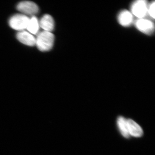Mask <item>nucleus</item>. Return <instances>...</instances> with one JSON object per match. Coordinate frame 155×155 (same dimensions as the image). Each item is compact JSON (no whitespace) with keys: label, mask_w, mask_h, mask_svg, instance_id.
<instances>
[{"label":"nucleus","mask_w":155,"mask_h":155,"mask_svg":"<svg viewBox=\"0 0 155 155\" xmlns=\"http://www.w3.org/2000/svg\"><path fill=\"white\" fill-rule=\"evenodd\" d=\"M30 19L22 14H16L13 16L10 20V26L15 30L23 31L27 28Z\"/></svg>","instance_id":"f03ea898"},{"label":"nucleus","mask_w":155,"mask_h":155,"mask_svg":"<svg viewBox=\"0 0 155 155\" xmlns=\"http://www.w3.org/2000/svg\"><path fill=\"white\" fill-rule=\"evenodd\" d=\"M119 24L124 27L130 26L133 21V17L131 12L124 10L119 13L118 17Z\"/></svg>","instance_id":"6e6552de"},{"label":"nucleus","mask_w":155,"mask_h":155,"mask_svg":"<svg viewBox=\"0 0 155 155\" xmlns=\"http://www.w3.org/2000/svg\"><path fill=\"white\" fill-rule=\"evenodd\" d=\"M117 123L119 130L122 135L125 138H129L130 135L128 133L127 119L122 116H119L117 119Z\"/></svg>","instance_id":"9d476101"},{"label":"nucleus","mask_w":155,"mask_h":155,"mask_svg":"<svg viewBox=\"0 0 155 155\" xmlns=\"http://www.w3.org/2000/svg\"><path fill=\"white\" fill-rule=\"evenodd\" d=\"M39 25L45 31L49 32L52 31L54 26V20L52 17L48 14L45 15L42 17Z\"/></svg>","instance_id":"1a4fd4ad"},{"label":"nucleus","mask_w":155,"mask_h":155,"mask_svg":"<svg viewBox=\"0 0 155 155\" xmlns=\"http://www.w3.org/2000/svg\"><path fill=\"white\" fill-rule=\"evenodd\" d=\"M17 37L18 40L23 44L30 46H33L35 45L36 39L28 31H22L17 33Z\"/></svg>","instance_id":"423d86ee"},{"label":"nucleus","mask_w":155,"mask_h":155,"mask_svg":"<svg viewBox=\"0 0 155 155\" xmlns=\"http://www.w3.org/2000/svg\"><path fill=\"white\" fill-rule=\"evenodd\" d=\"M18 11L28 15H33L38 12V8L35 3L29 1L21 2L17 6Z\"/></svg>","instance_id":"39448f33"},{"label":"nucleus","mask_w":155,"mask_h":155,"mask_svg":"<svg viewBox=\"0 0 155 155\" xmlns=\"http://www.w3.org/2000/svg\"><path fill=\"white\" fill-rule=\"evenodd\" d=\"M127 125L129 135L139 137H141L143 134L142 128L132 119H127Z\"/></svg>","instance_id":"0eeeda50"},{"label":"nucleus","mask_w":155,"mask_h":155,"mask_svg":"<svg viewBox=\"0 0 155 155\" xmlns=\"http://www.w3.org/2000/svg\"><path fill=\"white\" fill-rule=\"evenodd\" d=\"M35 39V44L40 51H47L52 48L54 36L51 32L44 31L39 34Z\"/></svg>","instance_id":"f257e3e1"},{"label":"nucleus","mask_w":155,"mask_h":155,"mask_svg":"<svg viewBox=\"0 0 155 155\" xmlns=\"http://www.w3.org/2000/svg\"><path fill=\"white\" fill-rule=\"evenodd\" d=\"M155 2H153L148 5V13L152 18H155Z\"/></svg>","instance_id":"f8f14e48"},{"label":"nucleus","mask_w":155,"mask_h":155,"mask_svg":"<svg viewBox=\"0 0 155 155\" xmlns=\"http://www.w3.org/2000/svg\"><path fill=\"white\" fill-rule=\"evenodd\" d=\"M148 5L147 1L143 0L136 1L131 5V14L138 17L139 19H142L148 13Z\"/></svg>","instance_id":"7ed1b4c3"},{"label":"nucleus","mask_w":155,"mask_h":155,"mask_svg":"<svg viewBox=\"0 0 155 155\" xmlns=\"http://www.w3.org/2000/svg\"><path fill=\"white\" fill-rule=\"evenodd\" d=\"M39 25L36 17H32L30 19L27 29L29 32L32 34L35 35L38 32Z\"/></svg>","instance_id":"9b49d317"},{"label":"nucleus","mask_w":155,"mask_h":155,"mask_svg":"<svg viewBox=\"0 0 155 155\" xmlns=\"http://www.w3.org/2000/svg\"><path fill=\"white\" fill-rule=\"evenodd\" d=\"M135 26L138 30L146 34H151L154 31V24L153 22L144 18L137 20Z\"/></svg>","instance_id":"20e7f679"}]
</instances>
